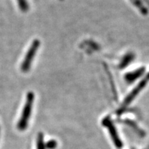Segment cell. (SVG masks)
<instances>
[{
    "label": "cell",
    "mask_w": 149,
    "mask_h": 149,
    "mask_svg": "<svg viewBox=\"0 0 149 149\" xmlns=\"http://www.w3.org/2000/svg\"><path fill=\"white\" fill-rule=\"evenodd\" d=\"M145 71L144 68H141L138 70H136L135 71L129 72V73L126 74L125 75V79L126 81H127L128 83L132 82V81H134L136 80L137 78L141 77Z\"/></svg>",
    "instance_id": "cell-5"
},
{
    "label": "cell",
    "mask_w": 149,
    "mask_h": 149,
    "mask_svg": "<svg viewBox=\"0 0 149 149\" xmlns=\"http://www.w3.org/2000/svg\"><path fill=\"white\" fill-rule=\"evenodd\" d=\"M103 124L104 125L107 126L108 130H109L110 135L111 136V138L113 139V142H114L115 146H116L117 148H122L123 146L122 142V141L120 140L118 134H117L116 128H115V126L113 125V122H111V120H110L109 117H107V118L104 119V120Z\"/></svg>",
    "instance_id": "cell-4"
},
{
    "label": "cell",
    "mask_w": 149,
    "mask_h": 149,
    "mask_svg": "<svg viewBox=\"0 0 149 149\" xmlns=\"http://www.w3.org/2000/svg\"><path fill=\"white\" fill-rule=\"evenodd\" d=\"M40 42L39 40H35L33 42L31 47L29 48L26 55L24 57L23 63L21 65V70L24 72H26L29 70L30 68H31V65L32 64L33 59H34L35 54L37 53L38 48L40 47Z\"/></svg>",
    "instance_id": "cell-2"
},
{
    "label": "cell",
    "mask_w": 149,
    "mask_h": 149,
    "mask_svg": "<svg viewBox=\"0 0 149 149\" xmlns=\"http://www.w3.org/2000/svg\"><path fill=\"white\" fill-rule=\"evenodd\" d=\"M34 98V93L32 92H29L26 95V101L25 105H24L23 112H22V116L20 117L17 124V128L19 130H24L27 127L30 117H31V111H32Z\"/></svg>",
    "instance_id": "cell-1"
},
{
    "label": "cell",
    "mask_w": 149,
    "mask_h": 149,
    "mask_svg": "<svg viewBox=\"0 0 149 149\" xmlns=\"http://www.w3.org/2000/svg\"><path fill=\"white\" fill-rule=\"evenodd\" d=\"M148 81H149V72L146 74V76H145L144 79L141 80L140 82L138 84V85L134 88V90L132 91L129 95H128L127 97L125 99V100H124V104H123V106H122L123 109L126 108L128 104L130 103V102L133 101L134 99H135V97L137 96L139 93H140V91L142 90L145 86H146L147 83H148Z\"/></svg>",
    "instance_id": "cell-3"
},
{
    "label": "cell",
    "mask_w": 149,
    "mask_h": 149,
    "mask_svg": "<svg viewBox=\"0 0 149 149\" xmlns=\"http://www.w3.org/2000/svg\"><path fill=\"white\" fill-rule=\"evenodd\" d=\"M17 2L20 9L24 12H26L29 9V4L26 2V0H17Z\"/></svg>",
    "instance_id": "cell-7"
},
{
    "label": "cell",
    "mask_w": 149,
    "mask_h": 149,
    "mask_svg": "<svg viewBox=\"0 0 149 149\" xmlns=\"http://www.w3.org/2000/svg\"><path fill=\"white\" fill-rule=\"evenodd\" d=\"M57 141L55 140H53V139H52V140H50L48 141L46 144H45V146H46V148H48V149H54L56 147H57Z\"/></svg>",
    "instance_id": "cell-8"
},
{
    "label": "cell",
    "mask_w": 149,
    "mask_h": 149,
    "mask_svg": "<svg viewBox=\"0 0 149 149\" xmlns=\"http://www.w3.org/2000/svg\"><path fill=\"white\" fill-rule=\"evenodd\" d=\"M37 149H46L45 143L44 141V136L42 133L38 135L37 139Z\"/></svg>",
    "instance_id": "cell-6"
},
{
    "label": "cell",
    "mask_w": 149,
    "mask_h": 149,
    "mask_svg": "<svg viewBox=\"0 0 149 149\" xmlns=\"http://www.w3.org/2000/svg\"><path fill=\"white\" fill-rule=\"evenodd\" d=\"M132 59H133V55H131V54H130V55H128L125 57V59H124V61L122 62V64H121V65H120V66H120V67H122V68L125 67L126 64H128V63L130 62V61L132 60Z\"/></svg>",
    "instance_id": "cell-9"
}]
</instances>
